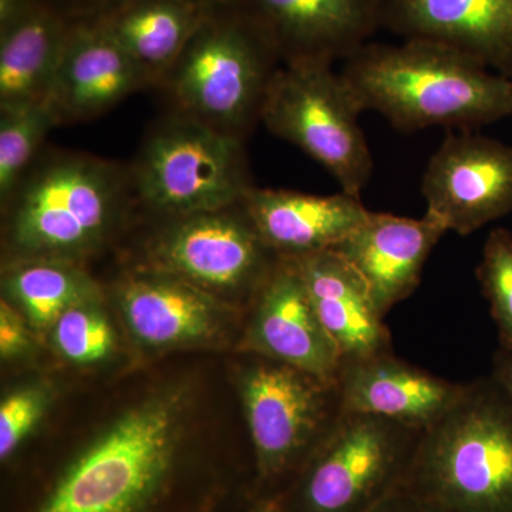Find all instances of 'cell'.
<instances>
[{"label": "cell", "instance_id": "cell-11", "mask_svg": "<svg viewBox=\"0 0 512 512\" xmlns=\"http://www.w3.org/2000/svg\"><path fill=\"white\" fill-rule=\"evenodd\" d=\"M421 194L447 232L473 234L512 211V147L471 130L448 134L427 164Z\"/></svg>", "mask_w": 512, "mask_h": 512}, {"label": "cell", "instance_id": "cell-34", "mask_svg": "<svg viewBox=\"0 0 512 512\" xmlns=\"http://www.w3.org/2000/svg\"><path fill=\"white\" fill-rule=\"evenodd\" d=\"M511 82H512V79H511Z\"/></svg>", "mask_w": 512, "mask_h": 512}, {"label": "cell", "instance_id": "cell-26", "mask_svg": "<svg viewBox=\"0 0 512 512\" xmlns=\"http://www.w3.org/2000/svg\"><path fill=\"white\" fill-rule=\"evenodd\" d=\"M477 279L497 326L500 349L512 352V234L495 228L485 239Z\"/></svg>", "mask_w": 512, "mask_h": 512}, {"label": "cell", "instance_id": "cell-32", "mask_svg": "<svg viewBox=\"0 0 512 512\" xmlns=\"http://www.w3.org/2000/svg\"><path fill=\"white\" fill-rule=\"evenodd\" d=\"M33 5L30 0H0V32L15 25Z\"/></svg>", "mask_w": 512, "mask_h": 512}, {"label": "cell", "instance_id": "cell-31", "mask_svg": "<svg viewBox=\"0 0 512 512\" xmlns=\"http://www.w3.org/2000/svg\"><path fill=\"white\" fill-rule=\"evenodd\" d=\"M491 377L512 400V352L504 349L495 352Z\"/></svg>", "mask_w": 512, "mask_h": 512}, {"label": "cell", "instance_id": "cell-29", "mask_svg": "<svg viewBox=\"0 0 512 512\" xmlns=\"http://www.w3.org/2000/svg\"><path fill=\"white\" fill-rule=\"evenodd\" d=\"M367 512H450L409 485L400 484Z\"/></svg>", "mask_w": 512, "mask_h": 512}, {"label": "cell", "instance_id": "cell-12", "mask_svg": "<svg viewBox=\"0 0 512 512\" xmlns=\"http://www.w3.org/2000/svg\"><path fill=\"white\" fill-rule=\"evenodd\" d=\"M251 305L242 350L328 382L338 380L342 357L313 309L295 259L279 256Z\"/></svg>", "mask_w": 512, "mask_h": 512}, {"label": "cell", "instance_id": "cell-10", "mask_svg": "<svg viewBox=\"0 0 512 512\" xmlns=\"http://www.w3.org/2000/svg\"><path fill=\"white\" fill-rule=\"evenodd\" d=\"M156 220L134 266L183 279L225 302H252L279 259L241 202Z\"/></svg>", "mask_w": 512, "mask_h": 512}, {"label": "cell", "instance_id": "cell-4", "mask_svg": "<svg viewBox=\"0 0 512 512\" xmlns=\"http://www.w3.org/2000/svg\"><path fill=\"white\" fill-rule=\"evenodd\" d=\"M403 484L450 512H512V400L493 377L423 431Z\"/></svg>", "mask_w": 512, "mask_h": 512}, {"label": "cell", "instance_id": "cell-22", "mask_svg": "<svg viewBox=\"0 0 512 512\" xmlns=\"http://www.w3.org/2000/svg\"><path fill=\"white\" fill-rule=\"evenodd\" d=\"M70 28L52 10L33 5L0 32V109L49 100Z\"/></svg>", "mask_w": 512, "mask_h": 512}, {"label": "cell", "instance_id": "cell-15", "mask_svg": "<svg viewBox=\"0 0 512 512\" xmlns=\"http://www.w3.org/2000/svg\"><path fill=\"white\" fill-rule=\"evenodd\" d=\"M380 26L453 47L512 79V0H380Z\"/></svg>", "mask_w": 512, "mask_h": 512}, {"label": "cell", "instance_id": "cell-8", "mask_svg": "<svg viewBox=\"0 0 512 512\" xmlns=\"http://www.w3.org/2000/svg\"><path fill=\"white\" fill-rule=\"evenodd\" d=\"M423 431L343 412L311 458L278 495L285 512H367L399 487Z\"/></svg>", "mask_w": 512, "mask_h": 512}, {"label": "cell", "instance_id": "cell-28", "mask_svg": "<svg viewBox=\"0 0 512 512\" xmlns=\"http://www.w3.org/2000/svg\"><path fill=\"white\" fill-rule=\"evenodd\" d=\"M32 349V339L25 319L18 308L3 298L0 302V355L3 359H15Z\"/></svg>", "mask_w": 512, "mask_h": 512}, {"label": "cell", "instance_id": "cell-9", "mask_svg": "<svg viewBox=\"0 0 512 512\" xmlns=\"http://www.w3.org/2000/svg\"><path fill=\"white\" fill-rule=\"evenodd\" d=\"M362 113L332 67L282 64L269 84L261 123L325 167L340 191L360 197L375 167Z\"/></svg>", "mask_w": 512, "mask_h": 512}, {"label": "cell", "instance_id": "cell-21", "mask_svg": "<svg viewBox=\"0 0 512 512\" xmlns=\"http://www.w3.org/2000/svg\"><path fill=\"white\" fill-rule=\"evenodd\" d=\"M205 0H134L99 18L150 87L160 89L207 16Z\"/></svg>", "mask_w": 512, "mask_h": 512}, {"label": "cell", "instance_id": "cell-25", "mask_svg": "<svg viewBox=\"0 0 512 512\" xmlns=\"http://www.w3.org/2000/svg\"><path fill=\"white\" fill-rule=\"evenodd\" d=\"M100 301L97 296L70 306L52 326L53 345L69 362L93 365L113 352V328Z\"/></svg>", "mask_w": 512, "mask_h": 512}, {"label": "cell", "instance_id": "cell-23", "mask_svg": "<svg viewBox=\"0 0 512 512\" xmlns=\"http://www.w3.org/2000/svg\"><path fill=\"white\" fill-rule=\"evenodd\" d=\"M3 289L30 325L52 329L70 306L101 296L99 285L83 266L56 259H35L6 265Z\"/></svg>", "mask_w": 512, "mask_h": 512}, {"label": "cell", "instance_id": "cell-3", "mask_svg": "<svg viewBox=\"0 0 512 512\" xmlns=\"http://www.w3.org/2000/svg\"><path fill=\"white\" fill-rule=\"evenodd\" d=\"M343 82L363 113L393 127L471 130L512 114V82L480 60L424 39L372 43L345 60Z\"/></svg>", "mask_w": 512, "mask_h": 512}, {"label": "cell", "instance_id": "cell-18", "mask_svg": "<svg viewBox=\"0 0 512 512\" xmlns=\"http://www.w3.org/2000/svg\"><path fill=\"white\" fill-rule=\"evenodd\" d=\"M446 234L429 212L410 218L370 211L367 220L332 251L363 276L386 316L416 291L427 259Z\"/></svg>", "mask_w": 512, "mask_h": 512}, {"label": "cell", "instance_id": "cell-2", "mask_svg": "<svg viewBox=\"0 0 512 512\" xmlns=\"http://www.w3.org/2000/svg\"><path fill=\"white\" fill-rule=\"evenodd\" d=\"M138 211L130 167L80 151L42 150L2 201L6 265H82Z\"/></svg>", "mask_w": 512, "mask_h": 512}, {"label": "cell", "instance_id": "cell-1", "mask_svg": "<svg viewBox=\"0 0 512 512\" xmlns=\"http://www.w3.org/2000/svg\"><path fill=\"white\" fill-rule=\"evenodd\" d=\"M184 417L177 392L121 414L23 512H247L255 480L187 450Z\"/></svg>", "mask_w": 512, "mask_h": 512}, {"label": "cell", "instance_id": "cell-24", "mask_svg": "<svg viewBox=\"0 0 512 512\" xmlns=\"http://www.w3.org/2000/svg\"><path fill=\"white\" fill-rule=\"evenodd\" d=\"M56 126L59 119L49 100L0 109V201L8 198Z\"/></svg>", "mask_w": 512, "mask_h": 512}, {"label": "cell", "instance_id": "cell-6", "mask_svg": "<svg viewBox=\"0 0 512 512\" xmlns=\"http://www.w3.org/2000/svg\"><path fill=\"white\" fill-rule=\"evenodd\" d=\"M128 167L138 211L154 218L220 210L255 187L245 140L177 113L151 128Z\"/></svg>", "mask_w": 512, "mask_h": 512}, {"label": "cell", "instance_id": "cell-13", "mask_svg": "<svg viewBox=\"0 0 512 512\" xmlns=\"http://www.w3.org/2000/svg\"><path fill=\"white\" fill-rule=\"evenodd\" d=\"M266 30L284 66H330L367 45L380 0H241Z\"/></svg>", "mask_w": 512, "mask_h": 512}, {"label": "cell", "instance_id": "cell-19", "mask_svg": "<svg viewBox=\"0 0 512 512\" xmlns=\"http://www.w3.org/2000/svg\"><path fill=\"white\" fill-rule=\"evenodd\" d=\"M241 204L265 244L284 258L335 249L370 214L360 197L345 191L313 195L252 187Z\"/></svg>", "mask_w": 512, "mask_h": 512}, {"label": "cell", "instance_id": "cell-7", "mask_svg": "<svg viewBox=\"0 0 512 512\" xmlns=\"http://www.w3.org/2000/svg\"><path fill=\"white\" fill-rule=\"evenodd\" d=\"M238 390L252 446L256 493L281 495L342 416L338 383L262 356Z\"/></svg>", "mask_w": 512, "mask_h": 512}, {"label": "cell", "instance_id": "cell-14", "mask_svg": "<svg viewBox=\"0 0 512 512\" xmlns=\"http://www.w3.org/2000/svg\"><path fill=\"white\" fill-rule=\"evenodd\" d=\"M114 298L133 338L151 349L211 342L229 316L228 302L217 296L136 266L116 282Z\"/></svg>", "mask_w": 512, "mask_h": 512}, {"label": "cell", "instance_id": "cell-17", "mask_svg": "<svg viewBox=\"0 0 512 512\" xmlns=\"http://www.w3.org/2000/svg\"><path fill=\"white\" fill-rule=\"evenodd\" d=\"M342 410L396 421L417 430L437 423L457 402L464 383L414 366L393 350L343 362L338 375Z\"/></svg>", "mask_w": 512, "mask_h": 512}, {"label": "cell", "instance_id": "cell-5", "mask_svg": "<svg viewBox=\"0 0 512 512\" xmlns=\"http://www.w3.org/2000/svg\"><path fill=\"white\" fill-rule=\"evenodd\" d=\"M281 63L271 37L241 6L224 19L207 16L160 90L171 113L245 140L261 123Z\"/></svg>", "mask_w": 512, "mask_h": 512}, {"label": "cell", "instance_id": "cell-30", "mask_svg": "<svg viewBox=\"0 0 512 512\" xmlns=\"http://www.w3.org/2000/svg\"><path fill=\"white\" fill-rule=\"evenodd\" d=\"M62 2H66L74 13L94 16V19H99L114 10L123 8L134 0H62Z\"/></svg>", "mask_w": 512, "mask_h": 512}, {"label": "cell", "instance_id": "cell-16", "mask_svg": "<svg viewBox=\"0 0 512 512\" xmlns=\"http://www.w3.org/2000/svg\"><path fill=\"white\" fill-rule=\"evenodd\" d=\"M144 89L143 74L101 20L70 28L49 94L60 126L96 119Z\"/></svg>", "mask_w": 512, "mask_h": 512}, {"label": "cell", "instance_id": "cell-27", "mask_svg": "<svg viewBox=\"0 0 512 512\" xmlns=\"http://www.w3.org/2000/svg\"><path fill=\"white\" fill-rule=\"evenodd\" d=\"M50 403L46 386L35 384L9 394L0 406V460L9 463Z\"/></svg>", "mask_w": 512, "mask_h": 512}, {"label": "cell", "instance_id": "cell-20", "mask_svg": "<svg viewBox=\"0 0 512 512\" xmlns=\"http://www.w3.org/2000/svg\"><path fill=\"white\" fill-rule=\"evenodd\" d=\"M292 259L342 363L392 350L389 329L369 285L342 255L330 249Z\"/></svg>", "mask_w": 512, "mask_h": 512}, {"label": "cell", "instance_id": "cell-33", "mask_svg": "<svg viewBox=\"0 0 512 512\" xmlns=\"http://www.w3.org/2000/svg\"><path fill=\"white\" fill-rule=\"evenodd\" d=\"M247 512H285L278 495H256Z\"/></svg>", "mask_w": 512, "mask_h": 512}]
</instances>
